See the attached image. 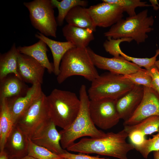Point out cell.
Wrapping results in <instances>:
<instances>
[{
	"mask_svg": "<svg viewBox=\"0 0 159 159\" xmlns=\"http://www.w3.org/2000/svg\"><path fill=\"white\" fill-rule=\"evenodd\" d=\"M128 133L124 129L117 133H106L101 138H84L66 149L83 154H97L119 159H128V153L135 149L126 141Z\"/></svg>",
	"mask_w": 159,
	"mask_h": 159,
	"instance_id": "6da1fadb",
	"label": "cell"
},
{
	"mask_svg": "<svg viewBox=\"0 0 159 159\" xmlns=\"http://www.w3.org/2000/svg\"><path fill=\"white\" fill-rule=\"evenodd\" d=\"M79 99L80 107L77 116L68 128L59 132L60 144L64 149H67L81 137L101 138L106 134L97 129L92 120L89 109L90 99L84 85H82L80 88Z\"/></svg>",
	"mask_w": 159,
	"mask_h": 159,
	"instance_id": "7a4b0ae2",
	"label": "cell"
},
{
	"mask_svg": "<svg viewBox=\"0 0 159 159\" xmlns=\"http://www.w3.org/2000/svg\"><path fill=\"white\" fill-rule=\"evenodd\" d=\"M51 120L63 129L68 128L77 116L80 101L72 92L55 89L47 96Z\"/></svg>",
	"mask_w": 159,
	"mask_h": 159,
	"instance_id": "3957f363",
	"label": "cell"
},
{
	"mask_svg": "<svg viewBox=\"0 0 159 159\" xmlns=\"http://www.w3.org/2000/svg\"><path fill=\"white\" fill-rule=\"evenodd\" d=\"M148 10H144L134 16L122 19L105 32V37L114 39L130 38L138 44L144 42L148 38L147 33L153 30L152 16H148Z\"/></svg>",
	"mask_w": 159,
	"mask_h": 159,
	"instance_id": "277c9868",
	"label": "cell"
},
{
	"mask_svg": "<svg viewBox=\"0 0 159 159\" xmlns=\"http://www.w3.org/2000/svg\"><path fill=\"white\" fill-rule=\"evenodd\" d=\"M87 48L74 47L64 54L60 64L59 73L57 76L59 84L74 75L82 76L91 82L99 76Z\"/></svg>",
	"mask_w": 159,
	"mask_h": 159,
	"instance_id": "5b68a950",
	"label": "cell"
},
{
	"mask_svg": "<svg viewBox=\"0 0 159 159\" xmlns=\"http://www.w3.org/2000/svg\"><path fill=\"white\" fill-rule=\"evenodd\" d=\"M91 82L87 91L90 100L104 98L117 100L135 85L124 75L110 72L99 75Z\"/></svg>",
	"mask_w": 159,
	"mask_h": 159,
	"instance_id": "8992f818",
	"label": "cell"
},
{
	"mask_svg": "<svg viewBox=\"0 0 159 159\" xmlns=\"http://www.w3.org/2000/svg\"><path fill=\"white\" fill-rule=\"evenodd\" d=\"M51 121L47 96L43 92L15 124L17 125L28 138L31 139Z\"/></svg>",
	"mask_w": 159,
	"mask_h": 159,
	"instance_id": "52a82bcc",
	"label": "cell"
},
{
	"mask_svg": "<svg viewBox=\"0 0 159 159\" xmlns=\"http://www.w3.org/2000/svg\"><path fill=\"white\" fill-rule=\"evenodd\" d=\"M23 4L32 26L45 36L56 38L58 24L51 0H34Z\"/></svg>",
	"mask_w": 159,
	"mask_h": 159,
	"instance_id": "ba28073f",
	"label": "cell"
},
{
	"mask_svg": "<svg viewBox=\"0 0 159 159\" xmlns=\"http://www.w3.org/2000/svg\"><path fill=\"white\" fill-rule=\"evenodd\" d=\"M116 100L109 98L90 100V116L95 126L104 130L110 129L120 119L116 106Z\"/></svg>",
	"mask_w": 159,
	"mask_h": 159,
	"instance_id": "9c48e42d",
	"label": "cell"
},
{
	"mask_svg": "<svg viewBox=\"0 0 159 159\" xmlns=\"http://www.w3.org/2000/svg\"><path fill=\"white\" fill-rule=\"evenodd\" d=\"M87 48L94 65L99 69L123 75L129 74L143 69L121 56L117 57H105L97 54L88 47Z\"/></svg>",
	"mask_w": 159,
	"mask_h": 159,
	"instance_id": "30bf717a",
	"label": "cell"
},
{
	"mask_svg": "<svg viewBox=\"0 0 159 159\" xmlns=\"http://www.w3.org/2000/svg\"><path fill=\"white\" fill-rule=\"evenodd\" d=\"M142 100L135 112L124 126L134 125L152 116H159V95L153 88L143 86Z\"/></svg>",
	"mask_w": 159,
	"mask_h": 159,
	"instance_id": "8fae6325",
	"label": "cell"
},
{
	"mask_svg": "<svg viewBox=\"0 0 159 159\" xmlns=\"http://www.w3.org/2000/svg\"><path fill=\"white\" fill-rule=\"evenodd\" d=\"M87 9L97 27H111L124 16V12L121 7L106 2L91 6Z\"/></svg>",
	"mask_w": 159,
	"mask_h": 159,
	"instance_id": "7c38bea8",
	"label": "cell"
},
{
	"mask_svg": "<svg viewBox=\"0 0 159 159\" xmlns=\"http://www.w3.org/2000/svg\"><path fill=\"white\" fill-rule=\"evenodd\" d=\"M41 85H32L25 95L7 99L10 115L14 125L19 118L41 95Z\"/></svg>",
	"mask_w": 159,
	"mask_h": 159,
	"instance_id": "4fadbf2b",
	"label": "cell"
},
{
	"mask_svg": "<svg viewBox=\"0 0 159 159\" xmlns=\"http://www.w3.org/2000/svg\"><path fill=\"white\" fill-rule=\"evenodd\" d=\"M45 68L32 57L19 53L17 71L21 80L32 85L43 82Z\"/></svg>",
	"mask_w": 159,
	"mask_h": 159,
	"instance_id": "5bb4252c",
	"label": "cell"
},
{
	"mask_svg": "<svg viewBox=\"0 0 159 159\" xmlns=\"http://www.w3.org/2000/svg\"><path fill=\"white\" fill-rule=\"evenodd\" d=\"M29 145V138L15 124L6 140L3 150L9 159L21 158L28 155Z\"/></svg>",
	"mask_w": 159,
	"mask_h": 159,
	"instance_id": "9a60e30c",
	"label": "cell"
},
{
	"mask_svg": "<svg viewBox=\"0 0 159 159\" xmlns=\"http://www.w3.org/2000/svg\"><path fill=\"white\" fill-rule=\"evenodd\" d=\"M143 94V86L135 85L130 91L116 100V108L120 119L125 121L131 117L141 102Z\"/></svg>",
	"mask_w": 159,
	"mask_h": 159,
	"instance_id": "2e32d148",
	"label": "cell"
},
{
	"mask_svg": "<svg viewBox=\"0 0 159 159\" xmlns=\"http://www.w3.org/2000/svg\"><path fill=\"white\" fill-rule=\"evenodd\" d=\"M56 126L51 120L31 140L35 144L59 155L66 150L60 144L61 135Z\"/></svg>",
	"mask_w": 159,
	"mask_h": 159,
	"instance_id": "e0dca14e",
	"label": "cell"
},
{
	"mask_svg": "<svg viewBox=\"0 0 159 159\" xmlns=\"http://www.w3.org/2000/svg\"><path fill=\"white\" fill-rule=\"evenodd\" d=\"M62 31L67 41L72 43L75 47L86 48L95 38L94 32L88 28L67 24L63 27Z\"/></svg>",
	"mask_w": 159,
	"mask_h": 159,
	"instance_id": "ac0fdd59",
	"label": "cell"
},
{
	"mask_svg": "<svg viewBox=\"0 0 159 159\" xmlns=\"http://www.w3.org/2000/svg\"><path fill=\"white\" fill-rule=\"evenodd\" d=\"M35 36L44 42L50 49L53 57L54 73L57 76L59 73L60 64L63 57L68 51L75 47L69 42L55 41L39 32Z\"/></svg>",
	"mask_w": 159,
	"mask_h": 159,
	"instance_id": "d6986e66",
	"label": "cell"
},
{
	"mask_svg": "<svg viewBox=\"0 0 159 159\" xmlns=\"http://www.w3.org/2000/svg\"><path fill=\"white\" fill-rule=\"evenodd\" d=\"M47 46L44 42L39 40L32 45L17 48L20 53L32 57L46 69L49 73L51 74L54 73V68L47 57Z\"/></svg>",
	"mask_w": 159,
	"mask_h": 159,
	"instance_id": "ffe728a7",
	"label": "cell"
},
{
	"mask_svg": "<svg viewBox=\"0 0 159 159\" xmlns=\"http://www.w3.org/2000/svg\"><path fill=\"white\" fill-rule=\"evenodd\" d=\"M65 20L67 24L84 28H88L94 32L96 26L87 8L78 6L72 8L66 15Z\"/></svg>",
	"mask_w": 159,
	"mask_h": 159,
	"instance_id": "44dd1931",
	"label": "cell"
},
{
	"mask_svg": "<svg viewBox=\"0 0 159 159\" xmlns=\"http://www.w3.org/2000/svg\"><path fill=\"white\" fill-rule=\"evenodd\" d=\"M16 76H6L0 80V99L24 95L29 88Z\"/></svg>",
	"mask_w": 159,
	"mask_h": 159,
	"instance_id": "7402d4cb",
	"label": "cell"
},
{
	"mask_svg": "<svg viewBox=\"0 0 159 159\" xmlns=\"http://www.w3.org/2000/svg\"><path fill=\"white\" fill-rule=\"evenodd\" d=\"M20 53L15 43L7 52L0 55V80L10 74L21 79L18 73L17 60Z\"/></svg>",
	"mask_w": 159,
	"mask_h": 159,
	"instance_id": "603a6c76",
	"label": "cell"
},
{
	"mask_svg": "<svg viewBox=\"0 0 159 159\" xmlns=\"http://www.w3.org/2000/svg\"><path fill=\"white\" fill-rule=\"evenodd\" d=\"M14 125L7 99H0V151L3 150L6 140Z\"/></svg>",
	"mask_w": 159,
	"mask_h": 159,
	"instance_id": "cb8c5ba5",
	"label": "cell"
},
{
	"mask_svg": "<svg viewBox=\"0 0 159 159\" xmlns=\"http://www.w3.org/2000/svg\"><path fill=\"white\" fill-rule=\"evenodd\" d=\"M51 1L53 7L57 8L58 10L57 21L59 26L63 25L66 15L72 8L78 6L85 7L88 4V1L85 0H62L60 1L51 0Z\"/></svg>",
	"mask_w": 159,
	"mask_h": 159,
	"instance_id": "d4e9b609",
	"label": "cell"
},
{
	"mask_svg": "<svg viewBox=\"0 0 159 159\" xmlns=\"http://www.w3.org/2000/svg\"><path fill=\"white\" fill-rule=\"evenodd\" d=\"M129 134L131 132L138 130L145 135H151L159 130V116L150 117L137 124L124 126V128Z\"/></svg>",
	"mask_w": 159,
	"mask_h": 159,
	"instance_id": "484cf974",
	"label": "cell"
},
{
	"mask_svg": "<svg viewBox=\"0 0 159 159\" xmlns=\"http://www.w3.org/2000/svg\"><path fill=\"white\" fill-rule=\"evenodd\" d=\"M103 2L115 4L120 7L124 12H125L129 16L136 14L135 10L138 7H145L151 6L146 1L140 0H102Z\"/></svg>",
	"mask_w": 159,
	"mask_h": 159,
	"instance_id": "4316f807",
	"label": "cell"
},
{
	"mask_svg": "<svg viewBox=\"0 0 159 159\" xmlns=\"http://www.w3.org/2000/svg\"><path fill=\"white\" fill-rule=\"evenodd\" d=\"M28 155L36 159H62L60 155L55 154L46 148L39 146L29 139Z\"/></svg>",
	"mask_w": 159,
	"mask_h": 159,
	"instance_id": "83f0119b",
	"label": "cell"
},
{
	"mask_svg": "<svg viewBox=\"0 0 159 159\" xmlns=\"http://www.w3.org/2000/svg\"><path fill=\"white\" fill-rule=\"evenodd\" d=\"M135 85L153 88L152 79L148 71L143 69L135 73L124 75Z\"/></svg>",
	"mask_w": 159,
	"mask_h": 159,
	"instance_id": "f1b7e54d",
	"label": "cell"
},
{
	"mask_svg": "<svg viewBox=\"0 0 159 159\" xmlns=\"http://www.w3.org/2000/svg\"><path fill=\"white\" fill-rule=\"evenodd\" d=\"M135 149L147 159L150 153L159 150V130L152 138L146 139L143 143L140 146L135 147Z\"/></svg>",
	"mask_w": 159,
	"mask_h": 159,
	"instance_id": "f546056e",
	"label": "cell"
},
{
	"mask_svg": "<svg viewBox=\"0 0 159 159\" xmlns=\"http://www.w3.org/2000/svg\"><path fill=\"white\" fill-rule=\"evenodd\" d=\"M119 54L121 56L126 60L131 62L140 67H143L146 70H148L155 65L157 57L159 55V49L156 50L155 54L154 56L150 58H140L130 57L123 53L121 49L120 50Z\"/></svg>",
	"mask_w": 159,
	"mask_h": 159,
	"instance_id": "4dcf8cb0",
	"label": "cell"
},
{
	"mask_svg": "<svg viewBox=\"0 0 159 159\" xmlns=\"http://www.w3.org/2000/svg\"><path fill=\"white\" fill-rule=\"evenodd\" d=\"M107 38V39L103 44V47L106 52L115 57L120 56L119 51L121 49L120 46L121 43L124 42H130L132 41L130 38H122L117 39L111 38Z\"/></svg>",
	"mask_w": 159,
	"mask_h": 159,
	"instance_id": "1f68e13d",
	"label": "cell"
},
{
	"mask_svg": "<svg viewBox=\"0 0 159 159\" xmlns=\"http://www.w3.org/2000/svg\"><path fill=\"white\" fill-rule=\"evenodd\" d=\"M145 135L141 131L135 130L133 131L128 134V136L132 143L134 147L142 145L146 139Z\"/></svg>",
	"mask_w": 159,
	"mask_h": 159,
	"instance_id": "d6a6232c",
	"label": "cell"
},
{
	"mask_svg": "<svg viewBox=\"0 0 159 159\" xmlns=\"http://www.w3.org/2000/svg\"><path fill=\"white\" fill-rule=\"evenodd\" d=\"M152 79L153 88L159 95V70L155 65L147 70Z\"/></svg>",
	"mask_w": 159,
	"mask_h": 159,
	"instance_id": "836d02e7",
	"label": "cell"
},
{
	"mask_svg": "<svg viewBox=\"0 0 159 159\" xmlns=\"http://www.w3.org/2000/svg\"><path fill=\"white\" fill-rule=\"evenodd\" d=\"M59 155L63 158L68 159H110L108 158H101L98 156H91L83 153L73 154L67 151Z\"/></svg>",
	"mask_w": 159,
	"mask_h": 159,
	"instance_id": "e575fe53",
	"label": "cell"
},
{
	"mask_svg": "<svg viewBox=\"0 0 159 159\" xmlns=\"http://www.w3.org/2000/svg\"><path fill=\"white\" fill-rule=\"evenodd\" d=\"M149 1L151 4V6L153 7L154 10H157L159 9V5L157 0H150Z\"/></svg>",
	"mask_w": 159,
	"mask_h": 159,
	"instance_id": "d590c367",
	"label": "cell"
},
{
	"mask_svg": "<svg viewBox=\"0 0 159 159\" xmlns=\"http://www.w3.org/2000/svg\"><path fill=\"white\" fill-rule=\"evenodd\" d=\"M0 159H9L7 155L3 150L0 151Z\"/></svg>",
	"mask_w": 159,
	"mask_h": 159,
	"instance_id": "8d00e7d4",
	"label": "cell"
},
{
	"mask_svg": "<svg viewBox=\"0 0 159 159\" xmlns=\"http://www.w3.org/2000/svg\"><path fill=\"white\" fill-rule=\"evenodd\" d=\"M153 157L154 159H159V150L154 152Z\"/></svg>",
	"mask_w": 159,
	"mask_h": 159,
	"instance_id": "74e56055",
	"label": "cell"
},
{
	"mask_svg": "<svg viewBox=\"0 0 159 159\" xmlns=\"http://www.w3.org/2000/svg\"><path fill=\"white\" fill-rule=\"evenodd\" d=\"M15 159H36L33 157L27 155L24 157L21 158Z\"/></svg>",
	"mask_w": 159,
	"mask_h": 159,
	"instance_id": "f35d334b",
	"label": "cell"
},
{
	"mask_svg": "<svg viewBox=\"0 0 159 159\" xmlns=\"http://www.w3.org/2000/svg\"><path fill=\"white\" fill-rule=\"evenodd\" d=\"M155 65L159 70V60H156L155 64Z\"/></svg>",
	"mask_w": 159,
	"mask_h": 159,
	"instance_id": "ab89813d",
	"label": "cell"
},
{
	"mask_svg": "<svg viewBox=\"0 0 159 159\" xmlns=\"http://www.w3.org/2000/svg\"><path fill=\"white\" fill-rule=\"evenodd\" d=\"M67 159V158H63V159Z\"/></svg>",
	"mask_w": 159,
	"mask_h": 159,
	"instance_id": "60d3db41",
	"label": "cell"
}]
</instances>
